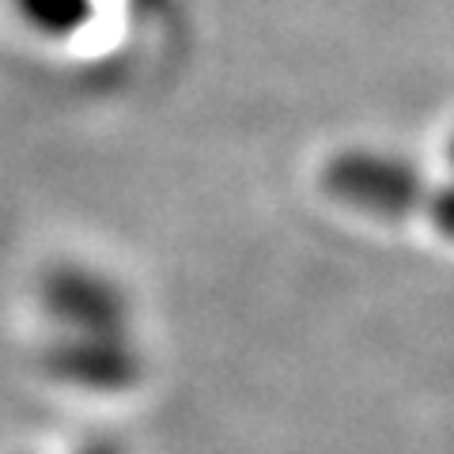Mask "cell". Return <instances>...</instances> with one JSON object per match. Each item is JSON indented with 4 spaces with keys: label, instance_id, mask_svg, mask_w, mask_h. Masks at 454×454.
I'll return each instance as SVG.
<instances>
[{
    "label": "cell",
    "instance_id": "1",
    "mask_svg": "<svg viewBox=\"0 0 454 454\" xmlns=\"http://www.w3.org/2000/svg\"><path fill=\"white\" fill-rule=\"evenodd\" d=\"M322 190L333 201L375 220H409L428 205V186L420 170L405 155H387L375 148L337 152L322 167Z\"/></svg>",
    "mask_w": 454,
    "mask_h": 454
},
{
    "label": "cell",
    "instance_id": "2",
    "mask_svg": "<svg viewBox=\"0 0 454 454\" xmlns=\"http://www.w3.org/2000/svg\"><path fill=\"white\" fill-rule=\"evenodd\" d=\"M42 307L65 333L129 337V300L110 277L83 265H57L42 280Z\"/></svg>",
    "mask_w": 454,
    "mask_h": 454
},
{
    "label": "cell",
    "instance_id": "3",
    "mask_svg": "<svg viewBox=\"0 0 454 454\" xmlns=\"http://www.w3.org/2000/svg\"><path fill=\"white\" fill-rule=\"evenodd\" d=\"M46 372L80 390L121 394L140 382L145 364L129 337L103 333H65L46 348Z\"/></svg>",
    "mask_w": 454,
    "mask_h": 454
},
{
    "label": "cell",
    "instance_id": "4",
    "mask_svg": "<svg viewBox=\"0 0 454 454\" xmlns=\"http://www.w3.org/2000/svg\"><path fill=\"white\" fill-rule=\"evenodd\" d=\"M20 4L42 35H73L91 12L88 0H20Z\"/></svg>",
    "mask_w": 454,
    "mask_h": 454
},
{
    "label": "cell",
    "instance_id": "5",
    "mask_svg": "<svg viewBox=\"0 0 454 454\" xmlns=\"http://www.w3.org/2000/svg\"><path fill=\"white\" fill-rule=\"evenodd\" d=\"M424 216L432 220V227L439 235L454 239V182H447V186H439L428 193V205H424Z\"/></svg>",
    "mask_w": 454,
    "mask_h": 454
},
{
    "label": "cell",
    "instance_id": "6",
    "mask_svg": "<svg viewBox=\"0 0 454 454\" xmlns=\"http://www.w3.org/2000/svg\"><path fill=\"white\" fill-rule=\"evenodd\" d=\"M80 454H125L118 443H110V439H91V443H83Z\"/></svg>",
    "mask_w": 454,
    "mask_h": 454
},
{
    "label": "cell",
    "instance_id": "7",
    "mask_svg": "<svg viewBox=\"0 0 454 454\" xmlns=\"http://www.w3.org/2000/svg\"><path fill=\"white\" fill-rule=\"evenodd\" d=\"M137 4H140V8H160L163 0H137Z\"/></svg>",
    "mask_w": 454,
    "mask_h": 454
},
{
    "label": "cell",
    "instance_id": "8",
    "mask_svg": "<svg viewBox=\"0 0 454 454\" xmlns=\"http://www.w3.org/2000/svg\"><path fill=\"white\" fill-rule=\"evenodd\" d=\"M447 155H450V167H454V140H450V152Z\"/></svg>",
    "mask_w": 454,
    "mask_h": 454
}]
</instances>
